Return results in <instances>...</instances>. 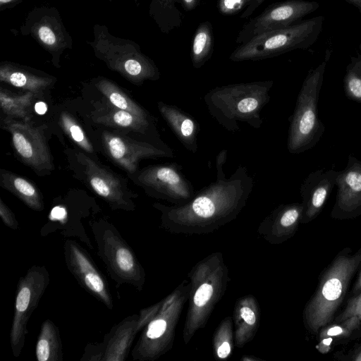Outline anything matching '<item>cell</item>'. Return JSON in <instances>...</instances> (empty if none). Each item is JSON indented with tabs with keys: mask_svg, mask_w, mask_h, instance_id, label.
Segmentation results:
<instances>
[{
	"mask_svg": "<svg viewBox=\"0 0 361 361\" xmlns=\"http://www.w3.org/2000/svg\"><path fill=\"white\" fill-rule=\"evenodd\" d=\"M227 150L216 157V179L195 193L183 205L153 204L161 212V226L171 233H203L233 220L245 206L254 186L244 166H238L229 178L224 172Z\"/></svg>",
	"mask_w": 361,
	"mask_h": 361,
	"instance_id": "6da1fadb",
	"label": "cell"
},
{
	"mask_svg": "<svg viewBox=\"0 0 361 361\" xmlns=\"http://www.w3.org/2000/svg\"><path fill=\"white\" fill-rule=\"evenodd\" d=\"M360 267L361 247L355 252L345 247L323 270L317 289L303 310V323L309 334L317 335L322 328L334 322Z\"/></svg>",
	"mask_w": 361,
	"mask_h": 361,
	"instance_id": "7a4b0ae2",
	"label": "cell"
},
{
	"mask_svg": "<svg viewBox=\"0 0 361 361\" xmlns=\"http://www.w3.org/2000/svg\"><path fill=\"white\" fill-rule=\"evenodd\" d=\"M273 85V80H260L217 86L204 94V101L211 116L232 133L240 130L238 123L259 128Z\"/></svg>",
	"mask_w": 361,
	"mask_h": 361,
	"instance_id": "3957f363",
	"label": "cell"
},
{
	"mask_svg": "<svg viewBox=\"0 0 361 361\" xmlns=\"http://www.w3.org/2000/svg\"><path fill=\"white\" fill-rule=\"evenodd\" d=\"M331 54L326 51L323 61L308 72L299 91L289 118L287 148L292 154L313 148L324 133L325 126L319 118L318 102Z\"/></svg>",
	"mask_w": 361,
	"mask_h": 361,
	"instance_id": "277c9868",
	"label": "cell"
},
{
	"mask_svg": "<svg viewBox=\"0 0 361 361\" xmlns=\"http://www.w3.org/2000/svg\"><path fill=\"white\" fill-rule=\"evenodd\" d=\"M89 225L97 255L116 288L127 284L141 291L145 283V269L119 231L105 219H92Z\"/></svg>",
	"mask_w": 361,
	"mask_h": 361,
	"instance_id": "5b68a950",
	"label": "cell"
},
{
	"mask_svg": "<svg viewBox=\"0 0 361 361\" xmlns=\"http://www.w3.org/2000/svg\"><path fill=\"white\" fill-rule=\"evenodd\" d=\"M324 21L318 16L290 26L259 35L240 44L229 56L234 62L273 58L311 47L318 39Z\"/></svg>",
	"mask_w": 361,
	"mask_h": 361,
	"instance_id": "8992f818",
	"label": "cell"
},
{
	"mask_svg": "<svg viewBox=\"0 0 361 361\" xmlns=\"http://www.w3.org/2000/svg\"><path fill=\"white\" fill-rule=\"evenodd\" d=\"M90 42L96 56L107 66L137 84L156 80L160 73L154 62L134 42L111 35L103 25H95Z\"/></svg>",
	"mask_w": 361,
	"mask_h": 361,
	"instance_id": "52a82bcc",
	"label": "cell"
},
{
	"mask_svg": "<svg viewBox=\"0 0 361 361\" xmlns=\"http://www.w3.org/2000/svg\"><path fill=\"white\" fill-rule=\"evenodd\" d=\"M227 270L217 255H211L197 267L192 276V300L184 331L187 343L207 321L214 305L223 294Z\"/></svg>",
	"mask_w": 361,
	"mask_h": 361,
	"instance_id": "ba28073f",
	"label": "cell"
},
{
	"mask_svg": "<svg viewBox=\"0 0 361 361\" xmlns=\"http://www.w3.org/2000/svg\"><path fill=\"white\" fill-rule=\"evenodd\" d=\"M188 286L183 293L177 290L165 300L154 317L142 329L131 351L133 360L152 361L164 354L171 346L183 302L186 300Z\"/></svg>",
	"mask_w": 361,
	"mask_h": 361,
	"instance_id": "9c48e42d",
	"label": "cell"
},
{
	"mask_svg": "<svg viewBox=\"0 0 361 361\" xmlns=\"http://www.w3.org/2000/svg\"><path fill=\"white\" fill-rule=\"evenodd\" d=\"M50 283L44 265H32L21 276L16 286L14 312L10 331V343L14 357H18L25 345L29 319Z\"/></svg>",
	"mask_w": 361,
	"mask_h": 361,
	"instance_id": "30bf717a",
	"label": "cell"
},
{
	"mask_svg": "<svg viewBox=\"0 0 361 361\" xmlns=\"http://www.w3.org/2000/svg\"><path fill=\"white\" fill-rule=\"evenodd\" d=\"M182 169L176 163L150 165L137 174L136 183L152 197L183 205L191 200L195 192Z\"/></svg>",
	"mask_w": 361,
	"mask_h": 361,
	"instance_id": "8fae6325",
	"label": "cell"
},
{
	"mask_svg": "<svg viewBox=\"0 0 361 361\" xmlns=\"http://www.w3.org/2000/svg\"><path fill=\"white\" fill-rule=\"evenodd\" d=\"M319 7L317 1L306 0L273 4L243 26L235 42L240 45L262 33L290 26Z\"/></svg>",
	"mask_w": 361,
	"mask_h": 361,
	"instance_id": "7c38bea8",
	"label": "cell"
},
{
	"mask_svg": "<svg viewBox=\"0 0 361 361\" xmlns=\"http://www.w3.org/2000/svg\"><path fill=\"white\" fill-rule=\"evenodd\" d=\"M3 123L11 135L17 154L24 164L39 174H47L54 169L46 137L39 128L8 116Z\"/></svg>",
	"mask_w": 361,
	"mask_h": 361,
	"instance_id": "4fadbf2b",
	"label": "cell"
},
{
	"mask_svg": "<svg viewBox=\"0 0 361 361\" xmlns=\"http://www.w3.org/2000/svg\"><path fill=\"white\" fill-rule=\"evenodd\" d=\"M63 250L66 267L78 284L109 310H113L108 282L88 252L71 238L66 240Z\"/></svg>",
	"mask_w": 361,
	"mask_h": 361,
	"instance_id": "5bb4252c",
	"label": "cell"
},
{
	"mask_svg": "<svg viewBox=\"0 0 361 361\" xmlns=\"http://www.w3.org/2000/svg\"><path fill=\"white\" fill-rule=\"evenodd\" d=\"M139 314L129 315L111 327L101 343H87L80 361H124L141 331Z\"/></svg>",
	"mask_w": 361,
	"mask_h": 361,
	"instance_id": "9a60e30c",
	"label": "cell"
},
{
	"mask_svg": "<svg viewBox=\"0 0 361 361\" xmlns=\"http://www.w3.org/2000/svg\"><path fill=\"white\" fill-rule=\"evenodd\" d=\"M78 161L84 167L87 182L93 191L105 200L111 209L134 211L133 194L121 180L105 167L97 164L82 153L78 154Z\"/></svg>",
	"mask_w": 361,
	"mask_h": 361,
	"instance_id": "2e32d148",
	"label": "cell"
},
{
	"mask_svg": "<svg viewBox=\"0 0 361 361\" xmlns=\"http://www.w3.org/2000/svg\"><path fill=\"white\" fill-rule=\"evenodd\" d=\"M103 141L109 157L129 173L136 172L142 159L174 157L173 149L169 146L139 141L109 132L104 133Z\"/></svg>",
	"mask_w": 361,
	"mask_h": 361,
	"instance_id": "e0dca14e",
	"label": "cell"
},
{
	"mask_svg": "<svg viewBox=\"0 0 361 361\" xmlns=\"http://www.w3.org/2000/svg\"><path fill=\"white\" fill-rule=\"evenodd\" d=\"M24 30L25 33L32 35L54 58L59 59L65 49L72 47V39L58 11L54 8H35L27 16Z\"/></svg>",
	"mask_w": 361,
	"mask_h": 361,
	"instance_id": "ac0fdd59",
	"label": "cell"
},
{
	"mask_svg": "<svg viewBox=\"0 0 361 361\" xmlns=\"http://www.w3.org/2000/svg\"><path fill=\"white\" fill-rule=\"evenodd\" d=\"M336 201L330 216L336 220H348L361 215V161L348 155L345 167L338 171Z\"/></svg>",
	"mask_w": 361,
	"mask_h": 361,
	"instance_id": "d6986e66",
	"label": "cell"
},
{
	"mask_svg": "<svg viewBox=\"0 0 361 361\" xmlns=\"http://www.w3.org/2000/svg\"><path fill=\"white\" fill-rule=\"evenodd\" d=\"M338 171L319 169L310 173L301 183L303 206L302 224H307L321 213L334 186Z\"/></svg>",
	"mask_w": 361,
	"mask_h": 361,
	"instance_id": "ffe728a7",
	"label": "cell"
},
{
	"mask_svg": "<svg viewBox=\"0 0 361 361\" xmlns=\"http://www.w3.org/2000/svg\"><path fill=\"white\" fill-rule=\"evenodd\" d=\"M93 118L96 122L105 126L126 129L149 136L157 144L167 145L160 139L156 128L155 118H142L108 104L98 105L93 114Z\"/></svg>",
	"mask_w": 361,
	"mask_h": 361,
	"instance_id": "44dd1931",
	"label": "cell"
},
{
	"mask_svg": "<svg viewBox=\"0 0 361 361\" xmlns=\"http://www.w3.org/2000/svg\"><path fill=\"white\" fill-rule=\"evenodd\" d=\"M158 109L172 132L183 146L195 154L198 149L197 135L200 126L189 114L176 105L158 102Z\"/></svg>",
	"mask_w": 361,
	"mask_h": 361,
	"instance_id": "7402d4cb",
	"label": "cell"
},
{
	"mask_svg": "<svg viewBox=\"0 0 361 361\" xmlns=\"http://www.w3.org/2000/svg\"><path fill=\"white\" fill-rule=\"evenodd\" d=\"M303 206L300 202L281 204L262 224L263 228H271L272 243H281L295 233L301 223Z\"/></svg>",
	"mask_w": 361,
	"mask_h": 361,
	"instance_id": "603a6c76",
	"label": "cell"
},
{
	"mask_svg": "<svg viewBox=\"0 0 361 361\" xmlns=\"http://www.w3.org/2000/svg\"><path fill=\"white\" fill-rule=\"evenodd\" d=\"M317 335V350L325 354L334 347L361 337V324L356 317L341 322H332L322 328Z\"/></svg>",
	"mask_w": 361,
	"mask_h": 361,
	"instance_id": "cb8c5ba5",
	"label": "cell"
},
{
	"mask_svg": "<svg viewBox=\"0 0 361 361\" xmlns=\"http://www.w3.org/2000/svg\"><path fill=\"white\" fill-rule=\"evenodd\" d=\"M0 80L18 88L39 94L53 82L50 77L35 74L23 67L10 63L0 66Z\"/></svg>",
	"mask_w": 361,
	"mask_h": 361,
	"instance_id": "d4e9b609",
	"label": "cell"
},
{
	"mask_svg": "<svg viewBox=\"0 0 361 361\" xmlns=\"http://www.w3.org/2000/svg\"><path fill=\"white\" fill-rule=\"evenodd\" d=\"M1 185L16 196L31 209L41 212L44 202L40 191L28 180L13 173L1 170Z\"/></svg>",
	"mask_w": 361,
	"mask_h": 361,
	"instance_id": "484cf974",
	"label": "cell"
},
{
	"mask_svg": "<svg viewBox=\"0 0 361 361\" xmlns=\"http://www.w3.org/2000/svg\"><path fill=\"white\" fill-rule=\"evenodd\" d=\"M35 355L38 361H62L63 346L59 328L51 319L41 324L37 336Z\"/></svg>",
	"mask_w": 361,
	"mask_h": 361,
	"instance_id": "4316f807",
	"label": "cell"
},
{
	"mask_svg": "<svg viewBox=\"0 0 361 361\" xmlns=\"http://www.w3.org/2000/svg\"><path fill=\"white\" fill-rule=\"evenodd\" d=\"M214 39L211 23H200L193 36L191 47V61L195 68H200L212 57Z\"/></svg>",
	"mask_w": 361,
	"mask_h": 361,
	"instance_id": "83f0119b",
	"label": "cell"
},
{
	"mask_svg": "<svg viewBox=\"0 0 361 361\" xmlns=\"http://www.w3.org/2000/svg\"><path fill=\"white\" fill-rule=\"evenodd\" d=\"M96 86L114 106L142 118H154L141 106L130 99L118 86L107 79H101Z\"/></svg>",
	"mask_w": 361,
	"mask_h": 361,
	"instance_id": "f1b7e54d",
	"label": "cell"
},
{
	"mask_svg": "<svg viewBox=\"0 0 361 361\" xmlns=\"http://www.w3.org/2000/svg\"><path fill=\"white\" fill-rule=\"evenodd\" d=\"M235 316L238 324L235 340L240 347L250 340L257 328V305L251 299L243 300L237 306Z\"/></svg>",
	"mask_w": 361,
	"mask_h": 361,
	"instance_id": "f546056e",
	"label": "cell"
},
{
	"mask_svg": "<svg viewBox=\"0 0 361 361\" xmlns=\"http://www.w3.org/2000/svg\"><path fill=\"white\" fill-rule=\"evenodd\" d=\"M35 93L27 92L23 94H13L1 88L0 104L1 110L11 118H28L30 116Z\"/></svg>",
	"mask_w": 361,
	"mask_h": 361,
	"instance_id": "4dcf8cb0",
	"label": "cell"
},
{
	"mask_svg": "<svg viewBox=\"0 0 361 361\" xmlns=\"http://www.w3.org/2000/svg\"><path fill=\"white\" fill-rule=\"evenodd\" d=\"M343 90L345 97L361 103V56H352L346 67L343 78Z\"/></svg>",
	"mask_w": 361,
	"mask_h": 361,
	"instance_id": "1f68e13d",
	"label": "cell"
},
{
	"mask_svg": "<svg viewBox=\"0 0 361 361\" xmlns=\"http://www.w3.org/2000/svg\"><path fill=\"white\" fill-rule=\"evenodd\" d=\"M61 123L65 132L78 145L88 152L93 151L92 146L84 131L71 116L63 114L61 116Z\"/></svg>",
	"mask_w": 361,
	"mask_h": 361,
	"instance_id": "d6a6232c",
	"label": "cell"
},
{
	"mask_svg": "<svg viewBox=\"0 0 361 361\" xmlns=\"http://www.w3.org/2000/svg\"><path fill=\"white\" fill-rule=\"evenodd\" d=\"M162 11L164 29L168 32L178 27L182 23L181 14L175 5L176 0H156Z\"/></svg>",
	"mask_w": 361,
	"mask_h": 361,
	"instance_id": "836d02e7",
	"label": "cell"
},
{
	"mask_svg": "<svg viewBox=\"0 0 361 361\" xmlns=\"http://www.w3.org/2000/svg\"><path fill=\"white\" fill-rule=\"evenodd\" d=\"M231 322L224 321L223 326L216 334L215 348L219 358L224 359L230 355L231 352Z\"/></svg>",
	"mask_w": 361,
	"mask_h": 361,
	"instance_id": "e575fe53",
	"label": "cell"
},
{
	"mask_svg": "<svg viewBox=\"0 0 361 361\" xmlns=\"http://www.w3.org/2000/svg\"><path fill=\"white\" fill-rule=\"evenodd\" d=\"M351 317H357L361 324V292L348 298L345 307L336 315L334 322H341Z\"/></svg>",
	"mask_w": 361,
	"mask_h": 361,
	"instance_id": "d590c367",
	"label": "cell"
},
{
	"mask_svg": "<svg viewBox=\"0 0 361 361\" xmlns=\"http://www.w3.org/2000/svg\"><path fill=\"white\" fill-rule=\"evenodd\" d=\"M252 0H218L217 8L219 11L226 16L238 13Z\"/></svg>",
	"mask_w": 361,
	"mask_h": 361,
	"instance_id": "8d00e7d4",
	"label": "cell"
},
{
	"mask_svg": "<svg viewBox=\"0 0 361 361\" xmlns=\"http://www.w3.org/2000/svg\"><path fill=\"white\" fill-rule=\"evenodd\" d=\"M0 217L3 223L9 228L14 231L19 229V224L13 212L0 199Z\"/></svg>",
	"mask_w": 361,
	"mask_h": 361,
	"instance_id": "74e56055",
	"label": "cell"
},
{
	"mask_svg": "<svg viewBox=\"0 0 361 361\" xmlns=\"http://www.w3.org/2000/svg\"><path fill=\"white\" fill-rule=\"evenodd\" d=\"M333 357L341 361H361V343H357L346 351H336Z\"/></svg>",
	"mask_w": 361,
	"mask_h": 361,
	"instance_id": "f35d334b",
	"label": "cell"
},
{
	"mask_svg": "<svg viewBox=\"0 0 361 361\" xmlns=\"http://www.w3.org/2000/svg\"><path fill=\"white\" fill-rule=\"evenodd\" d=\"M265 1V0H252L240 16L241 18H246L251 16L255 11Z\"/></svg>",
	"mask_w": 361,
	"mask_h": 361,
	"instance_id": "ab89813d",
	"label": "cell"
},
{
	"mask_svg": "<svg viewBox=\"0 0 361 361\" xmlns=\"http://www.w3.org/2000/svg\"><path fill=\"white\" fill-rule=\"evenodd\" d=\"M179 2L185 11H190L197 6L200 0H179Z\"/></svg>",
	"mask_w": 361,
	"mask_h": 361,
	"instance_id": "60d3db41",
	"label": "cell"
},
{
	"mask_svg": "<svg viewBox=\"0 0 361 361\" xmlns=\"http://www.w3.org/2000/svg\"><path fill=\"white\" fill-rule=\"evenodd\" d=\"M361 292V269L357 275V278L353 286L352 290L350 291V296L357 295Z\"/></svg>",
	"mask_w": 361,
	"mask_h": 361,
	"instance_id": "b9f144b4",
	"label": "cell"
},
{
	"mask_svg": "<svg viewBox=\"0 0 361 361\" xmlns=\"http://www.w3.org/2000/svg\"><path fill=\"white\" fill-rule=\"evenodd\" d=\"M35 111L39 115H43L47 112V104L43 102L35 103L34 107Z\"/></svg>",
	"mask_w": 361,
	"mask_h": 361,
	"instance_id": "7bdbcfd3",
	"label": "cell"
},
{
	"mask_svg": "<svg viewBox=\"0 0 361 361\" xmlns=\"http://www.w3.org/2000/svg\"><path fill=\"white\" fill-rule=\"evenodd\" d=\"M348 3L355 6L361 13V0H346Z\"/></svg>",
	"mask_w": 361,
	"mask_h": 361,
	"instance_id": "ee69618b",
	"label": "cell"
},
{
	"mask_svg": "<svg viewBox=\"0 0 361 361\" xmlns=\"http://www.w3.org/2000/svg\"><path fill=\"white\" fill-rule=\"evenodd\" d=\"M18 0H0V6H3L5 5H8L10 4H13L17 2Z\"/></svg>",
	"mask_w": 361,
	"mask_h": 361,
	"instance_id": "f6af8a7d",
	"label": "cell"
}]
</instances>
